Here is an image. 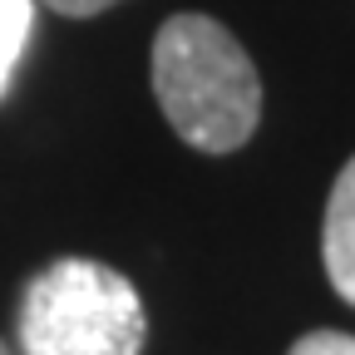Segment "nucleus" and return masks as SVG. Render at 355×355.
<instances>
[{"mask_svg": "<svg viewBox=\"0 0 355 355\" xmlns=\"http://www.w3.org/2000/svg\"><path fill=\"white\" fill-rule=\"evenodd\" d=\"M40 6H50L55 15H69V20H89V15H104L109 6H119V0H40Z\"/></svg>", "mask_w": 355, "mask_h": 355, "instance_id": "obj_6", "label": "nucleus"}, {"mask_svg": "<svg viewBox=\"0 0 355 355\" xmlns=\"http://www.w3.org/2000/svg\"><path fill=\"white\" fill-rule=\"evenodd\" d=\"M148 340L144 301L123 272L89 257H60L25 286V355H139Z\"/></svg>", "mask_w": 355, "mask_h": 355, "instance_id": "obj_2", "label": "nucleus"}, {"mask_svg": "<svg viewBox=\"0 0 355 355\" xmlns=\"http://www.w3.org/2000/svg\"><path fill=\"white\" fill-rule=\"evenodd\" d=\"M286 355H355V336H345V331H311Z\"/></svg>", "mask_w": 355, "mask_h": 355, "instance_id": "obj_5", "label": "nucleus"}, {"mask_svg": "<svg viewBox=\"0 0 355 355\" xmlns=\"http://www.w3.org/2000/svg\"><path fill=\"white\" fill-rule=\"evenodd\" d=\"M30 25H35V0H0V99H6L10 74L25 55Z\"/></svg>", "mask_w": 355, "mask_h": 355, "instance_id": "obj_4", "label": "nucleus"}, {"mask_svg": "<svg viewBox=\"0 0 355 355\" xmlns=\"http://www.w3.org/2000/svg\"><path fill=\"white\" fill-rule=\"evenodd\" d=\"M153 99L183 144L237 153L261 119V79L227 25L188 10L153 40Z\"/></svg>", "mask_w": 355, "mask_h": 355, "instance_id": "obj_1", "label": "nucleus"}, {"mask_svg": "<svg viewBox=\"0 0 355 355\" xmlns=\"http://www.w3.org/2000/svg\"><path fill=\"white\" fill-rule=\"evenodd\" d=\"M0 355H10V345H6V340H0Z\"/></svg>", "mask_w": 355, "mask_h": 355, "instance_id": "obj_7", "label": "nucleus"}, {"mask_svg": "<svg viewBox=\"0 0 355 355\" xmlns=\"http://www.w3.org/2000/svg\"><path fill=\"white\" fill-rule=\"evenodd\" d=\"M321 261L331 286L355 306V158L340 168L331 202H326V222H321Z\"/></svg>", "mask_w": 355, "mask_h": 355, "instance_id": "obj_3", "label": "nucleus"}]
</instances>
